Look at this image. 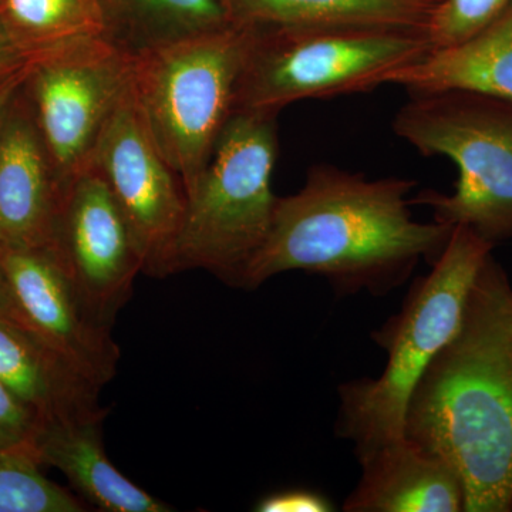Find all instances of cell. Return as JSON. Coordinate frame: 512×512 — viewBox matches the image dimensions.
<instances>
[{
	"label": "cell",
	"instance_id": "21",
	"mask_svg": "<svg viewBox=\"0 0 512 512\" xmlns=\"http://www.w3.org/2000/svg\"><path fill=\"white\" fill-rule=\"evenodd\" d=\"M512 0H437L426 36L431 49H444L470 39L493 23Z\"/></svg>",
	"mask_w": 512,
	"mask_h": 512
},
{
	"label": "cell",
	"instance_id": "26",
	"mask_svg": "<svg viewBox=\"0 0 512 512\" xmlns=\"http://www.w3.org/2000/svg\"><path fill=\"white\" fill-rule=\"evenodd\" d=\"M25 443L18 439V437L13 436V434L8 433V431L0 429V448L16 446V444Z\"/></svg>",
	"mask_w": 512,
	"mask_h": 512
},
{
	"label": "cell",
	"instance_id": "1",
	"mask_svg": "<svg viewBox=\"0 0 512 512\" xmlns=\"http://www.w3.org/2000/svg\"><path fill=\"white\" fill-rule=\"evenodd\" d=\"M414 181L367 180L335 165H313L296 194L278 197L271 231L239 288L305 271L340 295H384L403 285L421 259H439L454 227L419 222L407 198Z\"/></svg>",
	"mask_w": 512,
	"mask_h": 512
},
{
	"label": "cell",
	"instance_id": "9",
	"mask_svg": "<svg viewBox=\"0 0 512 512\" xmlns=\"http://www.w3.org/2000/svg\"><path fill=\"white\" fill-rule=\"evenodd\" d=\"M87 165L104 178L126 215L143 254V274L173 275L187 191L148 131L133 92L104 127Z\"/></svg>",
	"mask_w": 512,
	"mask_h": 512
},
{
	"label": "cell",
	"instance_id": "15",
	"mask_svg": "<svg viewBox=\"0 0 512 512\" xmlns=\"http://www.w3.org/2000/svg\"><path fill=\"white\" fill-rule=\"evenodd\" d=\"M103 420H39L26 444L39 463L62 471L74 490L101 511H170L113 466L101 437Z\"/></svg>",
	"mask_w": 512,
	"mask_h": 512
},
{
	"label": "cell",
	"instance_id": "2",
	"mask_svg": "<svg viewBox=\"0 0 512 512\" xmlns=\"http://www.w3.org/2000/svg\"><path fill=\"white\" fill-rule=\"evenodd\" d=\"M404 437L454 467L464 511H512V286L491 255L410 397Z\"/></svg>",
	"mask_w": 512,
	"mask_h": 512
},
{
	"label": "cell",
	"instance_id": "18",
	"mask_svg": "<svg viewBox=\"0 0 512 512\" xmlns=\"http://www.w3.org/2000/svg\"><path fill=\"white\" fill-rule=\"evenodd\" d=\"M99 6L104 39L133 57L234 25L221 0H99Z\"/></svg>",
	"mask_w": 512,
	"mask_h": 512
},
{
	"label": "cell",
	"instance_id": "6",
	"mask_svg": "<svg viewBox=\"0 0 512 512\" xmlns=\"http://www.w3.org/2000/svg\"><path fill=\"white\" fill-rule=\"evenodd\" d=\"M249 29L234 113L367 93L431 50L426 33L386 28Z\"/></svg>",
	"mask_w": 512,
	"mask_h": 512
},
{
	"label": "cell",
	"instance_id": "12",
	"mask_svg": "<svg viewBox=\"0 0 512 512\" xmlns=\"http://www.w3.org/2000/svg\"><path fill=\"white\" fill-rule=\"evenodd\" d=\"M19 94L0 126V249L50 248L67 181Z\"/></svg>",
	"mask_w": 512,
	"mask_h": 512
},
{
	"label": "cell",
	"instance_id": "19",
	"mask_svg": "<svg viewBox=\"0 0 512 512\" xmlns=\"http://www.w3.org/2000/svg\"><path fill=\"white\" fill-rule=\"evenodd\" d=\"M0 18L32 60L104 32L99 0H0Z\"/></svg>",
	"mask_w": 512,
	"mask_h": 512
},
{
	"label": "cell",
	"instance_id": "3",
	"mask_svg": "<svg viewBox=\"0 0 512 512\" xmlns=\"http://www.w3.org/2000/svg\"><path fill=\"white\" fill-rule=\"evenodd\" d=\"M493 248L470 228L454 227L430 274L414 282L400 312L373 333L387 352L382 375L339 386L336 433L355 446L357 458L403 439L410 397L431 360L457 335Z\"/></svg>",
	"mask_w": 512,
	"mask_h": 512
},
{
	"label": "cell",
	"instance_id": "14",
	"mask_svg": "<svg viewBox=\"0 0 512 512\" xmlns=\"http://www.w3.org/2000/svg\"><path fill=\"white\" fill-rule=\"evenodd\" d=\"M0 382L37 420L103 419L101 387L0 313Z\"/></svg>",
	"mask_w": 512,
	"mask_h": 512
},
{
	"label": "cell",
	"instance_id": "16",
	"mask_svg": "<svg viewBox=\"0 0 512 512\" xmlns=\"http://www.w3.org/2000/svg\"><path fill=\"white\" fill-rule=\"evenodd\" d=\"M410 94L468 92L512 104V3L493 23L458 45L431 49L387 77Z\"/></svg>",
	"mask_w": 512,
	"mask_h": 512
},
{
	"label": "cell",
	"instance_id": "4",
	"mask_svg": "<svg viewBox=\"0 0 512 512\" xmlns=\"http://www.w3.org/2000/svg\"><path fill=\"white\" fill-rule=\"evenodd\" d=\"M276 116L258 111L232 114L207 167L187 188L173 274L204 269L239 288L274 220Z\"/></svg>",
	"mask_w": 512,
	"mask_h": 512
},
{
	"label": "cell",
	"instance_id": "23",
	"mask_svg": "<svg viewBox=\"0 0 512 512\" xmlns=\"http://www.w3.org/2000/svg\"><path fill=\"white\" fill-rule=\"evenodd\" d=\"M37 424L32 410L20 403L12 393L0 382V429L8 431L18 439H29Z\"/></svg>",
	"mask_w": 512,
	"mask_h": 512
},
{
	"label": "cell",
	"instance_id": "5",
	"mask_svg": "<svg viewBox=\"0 0 512 512\" xmlns=\"http://www.w3.org/2000/svg\"><path fill=\"white\" fill-rule=\"evenodd\" d=\"M393 131L421 156L450 158L458 168L453 194L420 192L434 221L470 228L495 242L512 238V104L483 94H412Z\"/></svg>",
	"mask_w": 512,
	"mask_h": 512
},
{
	"label": "cell",
	"instance_id": "25",
	"mask_svg": "<svg viewBox=\"0 0 512 512\" xmlns=\"http://www.w3.org/2000/svg\"><path fill=\"white\" fill-rule=\"evenodd\" d=\"M32 62V60H30ZM30 62L25 67L19 69L18 72L9 74L5 79L0 80V126L5 120L6 114L12 106L13 100L23 89L26 79L30 73Z\"/></svg>",
	"mask_w": 512,
	"mask_h": 512
},
{
	"label": "cell",
	"instance_id": "17",
	"mask_svg": "<svg viewBox=\"0 0 512 512\" xmlns=\"http://www.w3.org/2000/svg\"><path fill=\"white\" fill-rule=\"evenodd\" d=\"M231 23L255 29L386 28L426 33L437 0H221Z\"/></svg>",
	"mask_w": 512,
	"mask_h": 512
},
{
	"label": "cell",
	"instance_id": "13",
	"mask_svg": "<svg viewBox=\"0 0 512 512\" xmlns=\"http://www.w3.org/2000/svg\"><path fill=\"white\" fill-rule=\"evenodd\" d=\"M362 477L343 510L348 512H460L463 481L454 467L412 441H392L359 458Z\"/></svg>",
	"mask_w": 512,
	"mask_h": 512
},
{
	"label": "cell",
	"instance_id": "11",
	"mask_svg": "<svg viewBox=\"0 0 512 512\" xmlns=\"http://www.w3.org/2000/svg\"><path fill=\"white\" fill-rule=\"evenodd\" d=\"M50 248L93 312L113 326L144 259L119 202L90 165L67 181Z\"/></svg>",
	"mask_w": 512,
	"mask_h": 512
},
{
	"label": "cell",
	"instance_id": "20",
	"mask_svg": "<svg viewBox=\"0 0 512 512\" xmlns=\"http://www.w3.org/2000/svg\"><path fill=\"white\" fill-rule=\"evenodd\" d=\"M82 511V501L43 476L28 444L0 448V512Z\"/></svg>",
	"mask_w": 512,
	"mask_h": 512
},
{
	"label": "cell",
	"instance_id": "10",
	"mask_svg": "<svg viewBox=\"0 0 512 512\" xmlns=\"http://www.w3.org/2000/svg\"><path fill=\"white\" fill-rule=\"evenodd\" d=\"M2 315L45 342L90 382L116 376L120 349L52 248L0 249Z\"/></svg>",
	"mask_w": 512,
	"mask_h": 512
},
{
	"label": "cell",
	"instance_id": "27",
	"mask_svg": "<svg viewBox=\"0 0 512 512\" xmlns=\"http://www.w3.org/2000/svg\"><path fill=\"white\" fill-rule=\"evenodd\" d=\"M5 309V288H3L2 274H0V313Z\"/></svg>",
	"mask_w": 512,
	"mask_h": 512
},
{
	"label": "cell",
	"instance_id": "24",
	"mask_svg": "<svg viewBox=\"0 0 512 512\" xmlns=\"http://www.w3.org/2000/svg\"><path fill=\"white\" fill-rule=\"evenodd\" d=\"M30 56L22 46L16 42L15 37L0 18V80L9 74L18 72L30 62Z\"/></svg>",
	"mask_w": 512,
	"mask_h": 512
},
{
	"label": "cell",
	"instance_id": "7",
	"mask_svg": "<svg viewBox=\"0 0 512 512\" xmlns=\"http://www.w3.org/2000/svg\"><path fill=\"white\" fill-rule=\"evenodd\" d=\"M248 39V28L229 25L134 57V101L185 191L234 114Z\"/></svg>",
	"mask_w": 512,
	"mask_h": 512
},
{
	"label": "cell",
	"instance_id": "22",
	"mask_svg": "<svg viewBox=\"0 0 512 512\" xmlns=\"http://www.w3.org/2000/svg\"><path fill=\"white\" fill-rule=\"evenodd\" d=\"M333 504L315 491L291 490L264 498L255 511L259 512H329Z\"/></svg>",
	"mask_w": 512,
	"mask_h": 512
},
{
	"label": "cell",
	"instance_id": "8",
	"mask_svg": "<svg viewBox=\"0 0 512 512\" xmlns=\"http://www.w3.org/2000/svg\"><path fill=\"white\" fill-rule=\"evenodd\" d=\"M134 60L104 37H92L30 62V111L64 180L87 167L104 127L130 94Z\"/></svg>",
	"mask_w": 512,
	"mask_h": 512
}]
</instances>
